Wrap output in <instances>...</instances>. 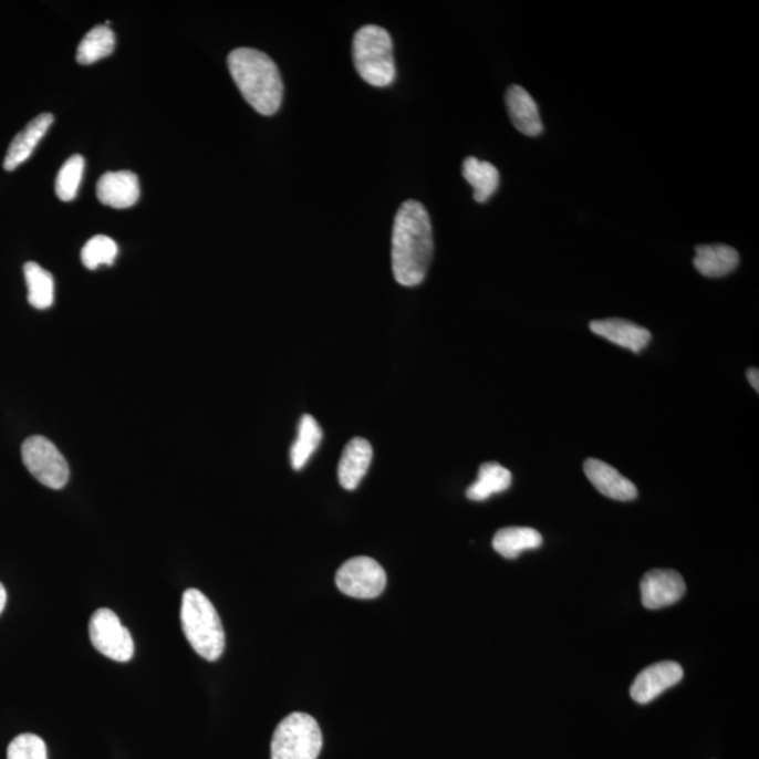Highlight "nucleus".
Masks as SVG:
<instances>
[{"label":"nucleus","mask_w":759,"mask_h":759,"mask_svg":"<svg viewBox=\"0 0 759 759\" xmlns=\"http://www.w3.org/2000/svg\"><path fill=\"white\" fill-rule=\"evenodd\" d=\"M434 232L428 210L417 200L404 201L394 218L392 264L394 279L405 288L424 282L434 258Z\"/></svg>","instance_id":"1"},{"label":"nucleus","mask_w":759,"mask_h":759,"mask_svg":"<svg viewBox=\"0 0 759 759\" xmlns=\"http://www.w3.org/2000/svg\"><path fill=\"white\" fill-rule=\"evenodd\" d=\"M228 70L239 92L262 116H273L283 102V80L268 54L254 49H237L228 55Z\"/></svg>","instance_id":"2"},{"label":"nucleus","mask_w":759,"mask_h":759,"mask_svg":"<svg viewBox=\"0 0 759 759\" xmlns=\"http://www.w3.org/2000/svg\"><path fill=\"white\" fill-rule=\"evenodd\" d=\"M180 621L191 648L207 662H217L226 648V633L209 597L199 590H187L181 597Z\"/></svg>","instance_id":"3"},{"label":"nucleus","mask_w":759,"mask_h":759,"mask_svg":"<svg viewBox=\"0 0 759 759\" xmlns=\"http://www.w3.org/2000/svg\"><path fill=\"white\" fill-rule=\"evenodd\" d=\"M353 62L357 74L368 85L387 87L395 81L393 39L380 25H363L353 38Z\"/></svg>","instance_id":"4"},{"label":"nucleus","mask_w":759,"mask_h":759,"mask_svg":"<svg viewBox=\"0 0 759 759\" xmlns=\"http://www.w3.org/2000/svg\"><path fill=\"white\" fill-rule=\"evenodd\" d=\"M322 748L319 722L305 714H291L272 738V759H316Z\"/></svg>","instance_id":"5"},{"label":"nucleus","mask_w":759,"mask_h":759,"mask_svg":"<svg viewBox=\"0 0 759 759\" xmlns=\"http://www.w3.org/2000/svg\"><path fill=\"white\" fill-rule=\"evenodd\" d=\"M24 466L41 485L61 490L70 480V466L53 441L35 435L25 439L22 446Z\"/></svg>","instance_id":"6"},{"label":"nucleus","mask_w":759,"mask_h":759,"mask_svg":"<svg viewBox=\"0 0 759 759\" xmlns=\"http://www.w3.org/2000/svg\"><path fill=\"white\" fill-rule=\"evenodd\" d=\"M90 637L93 647L113 662L127 663L133 658L132 634L122 625L116 613L106 607L93 613L90 622Z\"/></svg>","instance_id":"7"},{"label":"nucleus","mask_w":759,"mask_h":759,"mask_svg":"<svg viewBox=\"0 0 759 759\" xmlns=\"http://www.w3.org/2000/svg\"><path fill=\"white\" fill-rule=\"evenodd\" d=\"M337 589L357 600H373L386 589V571L371 558L347 560L336 573Z\"/></svg>","instance_id":"8"},{"label":"nucleus","mask_w":759,"mask_h":759,"mask_svg":"<svg viewBox=\"0 0 759 759\" xmlns=\"http://www.w3.org/2000/svg\"><path fill=\"white\" fill-rule=\"evenodd\" d=\"M642 602L647 610H663L685 595L683 576L674 570H652L641 582Z\"/></svg>","instance_id":"9"},{"label":"nucleus","mask_w":759,"mask_h":759,"mask_svg":"<svg viewBox=\"0 0 759 759\" xmlns=\"http://www.w3.org/2000/svg\"><path fill=\"white\" fill-rule=\"evenodd\" d=\"M684 678V669L678 663L663 662L649 665L637 675L631 688V696L637 704L646 705L673 688Z\"/></svg>","instance_id":"10"},{"label":"nucleus","mask_w":759,"mask_h":759,"mask_svg":"<svg viewBox=\"0 0 759 759\" xmlns=\"http://www.w3.org/2000/svg\"><path fill=\"white\" fill-rule=\"evenodd\" d=\"M97 199L113 209H129L139 200L138 176L129 170L107 171L97 181Z\"/></svg>","instance_id":"11"},{"label":"nucleus","mask_w":759,"mask_h":759,"mask_svg":"<svg viewBox=\"0 0 759 759\" xmlns=\"http://www.w3.org/2000/svg\"><path fill=\"white\" fill-rule=\"evenodd\" d=\"M584 472L589 477L591 485L602 496L623 502L633 501V499L637 498L638 491L636 486L605 461L597 459L586 460L584 462Z\"/></svg>","instance_id":"12"},{"label":"nucleus","mask_w":759,"mask_h":759,"mask_svg":"<svg viewBox=\"0 0 759 759\" xmlns=\"http://www.w3.org/2000/svg\"><path fill=\"white\" fill-rule=\"evenodd\" d=\"M590 330L595 335L605 337V340L615 343V345L625 347V350L634 353H641L646 350L649 341H652V332L647 327L634 324L633 321L621 319H607L592 321Z\"/></svg>","instance_id":"13"},{"label":"nucleus","mask_w":759,"mask_h":759,"mask_svg":"<svg viewBox=\"0 0 759 759\" xmlns=\"http://www.w3.org/2000/svg\"><path fill=\"white\" fill-rule=\"evenodd\" d=\"M509 117L514 128L528 137H538L543 133L538 103L522 86L512 85L506 96Z\"/></svg>","instance_id":"14"},{"label":"nucleus","mask_w":759,"mask_h":759,"mask_svg":"<svg viewBox=\"0 0 759 759\" xmlns=\"http://www.w3.org/2000/svg\"><path fill=\"white\" fill-rule=\"evenodd\" d=\"M54 116L51 113H43L29 123L22 133L15 135L4 158L3 168L12 171L25 163L34 153L41 139H43L50 127L53 126Z\"/></svg>","instance_id":"15"},{"label":"nucleus","mask_w":759,"mask_h":759,"mask_svg":"<svg viewBox=\"0 0 759 759\" xmlns=\"http://www.w3.org/2000/svg\"><path fill=\"white\" fill-rule=\"evenodd\" d=\"M373 449L366 439L355 438L343 449L337 477L347 491L356 490L372 465Z\"/></svg>","instance_id":"16"},{"label":"nucleus","mask_w":759,"mask_h":759,"mask_svg":"<svg viewBox=\"0 0 759 759\" xmlns=\"http://www.w3.org/2000/svg\"><path fill=\"white\" fill-rule=\"evenodd\" d=\"M694 267L705 278H722L735 272L740 263V254L725 243L699 246L695 248Z\"/></svg>","instance_id":"17"},{"label":"nucleus","mask_w":759,"mask_h":759,"mask_svg":"<svg viewBox=\"0 0 759 759\" xmlns=\"http://www.w3.org/2000/svg\"><path fill=\"white\" fill-rule=\"evenodd\" d=\"M543 543L542 534L532 528H503L492 540V548L503 559L513 560L527 550L539 549Z\"/></svg>","instance_id":"18"},{"label":"nucleus","mask_w":759,"mask_h":759,"mask_svg":"<svg viewBox=\"0 0 759 759\" xmlns=\"http://www.w3.org/2000/svg\"><path fill=\"white\" fill-rule=\"evenodd\" d=\"M511 485V471L498 462H486L480 467L475 485L467 488L466 496L471 501H486L496 493L507 491Z\"/></svg>","instance_id":"19"},{"label":"nucleus","mask_w":759,"mask_h":759,"mask_svg":"<svg viewBox=\"0 0 759 759\" xmlns=\"http://www.w3.org/2000/svg\"><path fill=\"white\" fill-rule=\"evenodd\" d=\"M462 176L475 189V200L486 202L490 200L499 186V171L490 163L469 157L462 163Z\"/></svg>","instance_id":"20"},{"label":"nucleus","mask_w":759,"mask_h":759,"mask_svg":"<svg viewBox=\"0 0 759 759\" xmlns=\"http://www.w3.org/2000/svg\"><path fill=\"white\" fill-rule=\"evenodd\" d=\"M322 429L313 415H304L299 424L298 439L294 440L290 450L291 466L294 470L304 469L306 461L319 449L322 440Z\"/></svg>","instance_id":"21"},{"label":"nucleus","mask_w":759,"mask_h":759,"mask_svg":"<svg viewBox=\"0 0 759 759\" xmlns=\"http://www.w3.org/2000/svg\"><path fill=\"white\" fill-rule=\"evenodd\" d=\"M116 46V35L107 25H96L82 39L77 46L76 61L81 65H91L112 55Z\"/></svg>","instance_id":"22"},{"label":"nucleus","mask_w":759,"mask_h":759,"mask_svg":"<svg viewBox=\"0 0 759 759\" xmlns=\"http://www.w3.org/2000/svg\"><path fill=\"white\" fill-rule=\"evenodd\" d=\"M24 278L29 288V303L38 310H46L54 304V278L39 263L24 264Z\"/></svg>","instance_id":"23"},{"label":"nucleus","mask_w":759,"mask_h":759,"mask_svg":"<svg viewBox=\"0 0 759 759\" xmlns=\"http://www.w3.org/2000/svg\"><path fill=\"white\" fill-rule=\"evenodd\" d=\"M83 170H85V159L82 155H74L62 165L55 181V194L60 200L71 201L75 199L83 178Z\"/></svg>","instance_id":"24"},{"label":"nucleus","mask_w":759,"mask_h":759,"mask_svg":"<svg viewBox=\"0 0 759 759\" xmlns=\"http://www.w3.org/2000/svg\"><path fill=\"white\" fill-rule=\"evenodd\" d=\"M117 253V243L111 237L96 236L83 247L81 258L87 269L95 270L101 264H113Z\"/></svg>","instance_id":"25"},{"label":"nucleus","mask_w":759,"mask_h":759,"mask_svg":"<svg viewBox=\"0 0 759 759\" xmlns=\"http://www.w3.org/2000/svg\"><path fill=\"white\" fill-rule=\"evenodd\" d=\"M8 759H49V751L43 738L25 732L10 742Z\"/></svg>","instance_id":"26"},{"label":"nucleus","mask_w":759,"mask_h":759,"mask_svg":"<svg viewBox=\"0 0 759 759\" xmlns=\"http://www.w3.org/2000/svg\"><path fill=\"white\" fill-rule=\"evenodd\" d=\"M747 378H748V382H750L751 387L753 389H756V392L758 393L759 392V371H758V368L757 367L748 368Z\"/></svg>","instance_id":"27"},{"label":"nucleus","mask_w":759,"mask_h":759,"mask_svg":"<svg viewBox=\"0 0 759 759\" xmlns=\"http://www.w3.org/2000/svg\"><path fill=\"white\" fill-rule=\"evenodd\" d=\"M7 602H8L7 590H4L3 584H0V615H2L4 607H7Z\"/></svg>","instance_id":"28"}]
</instances>
